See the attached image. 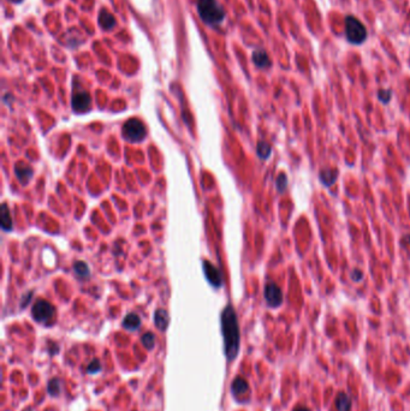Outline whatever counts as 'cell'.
<instances>
[{
  "label": "cell",
  "instance_id": "17",
  "mask_svg": "<svg viewBox=\"0 0 410 411\" xmlns=\"http://www.w3.org/2000/svg\"><path fill=\"white\" fill-rule=\"evenodd\" d=\"M1 227L4 231L12 230V218L6 205L1 206Z\"/></svg>",
  "mask_w": 410,
  "mask_h": 411
},
{
  "label": "cell",
  "instance_id": "11",
  "mask_svg": "<svg viewBox=\"0 0 410 411\" xmlns=\"http://www.w3.org/2000/svg\"><path fill=\"white\" fill-rule=\"evenodd\" d=\"M169 321H170V318L166 310H164V309H158V310L155 311L154 322L155 325H157L158 328L161 329V331L166 329L167 325H169Z\"/></svg>",
  "mask_w": 410,
  "mask_h": 411
},
{
  "label": "cell",
  "instance_id": "21",
  "mask_svg": "<svg viewBox=\"0 0 410 411\" xmlns=\"http://www.w3.org/2000/svg\"><path fill=\"white\" fill-rule=\"evenodd\" d=\"M142 344H143L144 347L148 350H152L153 347H154L155 338L151 332H148V333H146L143 337H142Z\"/></svg>",
  "mask_w": 410,
  "mask_h": 411
},
{
  "label": "cell",
  "instance_id": "6",
  "mask_svg": "<svg viewBox=\"0 0 410 411\" xmlns=\"http://www.w3.org/2000/svg\"><path fill=\"white\" fill-rule=\"evenodd\" d=\"M72 108L78 113H85L87 111L90 110L91 106V98L89 93L86 90H78L75 91L72 95Z\"/></svg>",
  "mask_w": 410,
  "mask_h": 411
},
{
  "label": "cell",
  "instance_id": "12",
  "mask_svg": "<svg viewBox=\"0 0 410 411\" xmlns=\"http://www.w3.org/2000/svg\"><path fill=\"white\" fill-rule=\"evenodd\" d=\"M253 62L259 68H267L271 64L268 55H267V53L264 50H256L253 53Z\"/></svg>",
  "mask_w": 410,
  "mask_h": 411
},
{
  "label": "cell",
  "instance_id": "2",
  "mask_svg": "<svg viewBox=\"0 0 410 411\" xmlns=\"http://www.w3.org/2000/svg\"><path fill=\"white\" fill-rule=\"evenodd\" d=\"M197 12L200 18L212 27L219 25L225 18V11L216 0H197Z\"/></svg>",
  "mask_w": 410,
  "mask_h": 411
},
{
  "label": "cell",
  "instance_id": "4",
  "mask_svg": "<svg viewBox=\"0 0 410 411\" xmlns=\"http://www.w3.org/2000/svg\"><path fill=\"white\" fill-rule=\"evenodd\" d=\"M123 136L130 142H140L146 136V128L139 119H129L123 126Z\"/></svg>",
  "mask_w": 410,
  "mask_h": 411
},
{
  "label": "cell",
  "instance_id": "25",
  "mask_svg": "<svg viewBox=\"0 0 410 411\" xmlns=\"http://www.w3.org/2000/svg\"><path fill=\"white\" fill-rule=\"evenodd\" d=\"M362 278H363V273L361 272L360 270H354V272L351 273V279H353L354 281H356V283L360 281Z\"/></svg>",
  "mask_w": 410,
  "mask_h": 411
},
{
  "label": "cell",
  "instance_id": "3",
  "mask_svg": "<svg viewBox=\"0 0 410 411\" xmlns=\"http://www.w3.org/2000/svg\"><path fill=\"white\" fill-rule=\"evenodd\" d=\"M345 33L349 41L355 45L362 44L367 37L365 25L354 16H348L345 18Z\"/></svg>",
  "mask_w": 410,
  "mask_h": 411
},
{
  "label": "cell",
  "instance_id": "23",
  "mask_svg": "<svg viewBox=\"0 0 410 411\" xmlns=\"http://www.w3.org/2000/svg\"><path fill=\"white\" fill-rule=\"evenodd\" d=\"M277 189H278L279 192H283L285 189H286V185H287V178L285 174H281V176L277 178Z\"/></svg>",
  "mask_w": 410,
  "mask_h": 411
},
{
  "label": "cell",
  "instance_id": "27",
  "mask_svg": "<svg viewBox=\"0 0 410 411\" xmlns=\"http://www.w3.org/2000/svg\"><path fill=\"white\" fill-rule=\"evenodd\" d=\"M11 1H15V2H18V1H21V0H11Z\"/></svg>",
  "mask_w": 410,
  "mask_h": 411
},
{
  "label": "cell",
  "instance_id": "15",
  "mask_svg": "<svg viewBox=\"0 0 410 411\" xmlns=\"http://www.w3.org/2000/svg\"><path fill=\"white\" fill-rule=\"evenodd\" d=\"M123 326L125 327L128 331H135L141 326V319L136 314H129L123 320Z\"/></svg>",
  "mask_w": 410,
  "mask_h": 411
},
{
  "label": "cell",
  "instance_id": "13",
  "mask_svg": "<svg viewBox=\"0 0 410 411\" xmlns=\"http://www.w3.org/2000/svg\"><path fill=\"white\" fill-rule=\"evenodd\" d=\"M99 24L104 28V29H111L116 24V19L114 17L109 14L106 10H101L99 14Z\"/></svg>",
  "mask_w": 410,
  "mask_h": 411
},
{
  "label": "cell",
  "instance_id": "20",
  "mask_svg": "<svg viewBox=\"0 0 410 411\" xmlns=\"http://www.w3.org/2000/svg\"><path fill=\"white\" fill-rule=\"evenodd\" d=\"M48 392H50L51 395H58L60 392V382L58 379H52L50 382H48V387H47Z\"/></svg>",
  "mask_w": 410,
  "mask_h": 411
},
{
  "label": "cell",
  "instance_id": "7",
  "mask_svg": "<svg viewBox=\"0 0 410 411\" xmlns=\"http://www.w3.org/2000/svg\"><path fill=\"white\" fill-rule=\"evenodd\" d=\"M265 299L272 308H277L283 303V293L281 288L274 283H268L265 286Z\"/></svg>",
  "mask_w": 410,
  "mask_h": 411
},
{
  "label": "cell",
  "instance_id": "19",
  "mask_svg": "<svg viewBox=\"0 0 410 411\" xmlns=\"http://www.w3.org/2000/svg\"><path fill=\"white\" fill-rule=\"evenodd\" d=\"M73 270L77 275L82 276V278H87L89 275V267L86 265L85 262L80 261V262H76L75 266H73Z\"/></svg>",
  "mask_w": 410,
  "mask_h": 411
},
{
  "label": "cell",
  "instance_id": "9",
  "mask_svg": "<svg viewBox=\"0 0 410 411\" xmlns=\"http://www.w3.org/2000/svg\"><path fill=\"white\" fill-rule=\"evenodd\" d=\"M320 181H321L322 184L325 187H331L332 184H335L336 181L338 178V170L336 169H324L320 171Z\"/></svg>",
  "mask_w": 410,
  "mask_h": 411
},
{
  "label": "cell",
  "instance_id": "5",
  "mask_svg": "<svg viewBox=\"0 0 410 411\" xmlns=\"http://www.w3.org/2000/svg\"><path fill=\"white\" fill-rule=\"evenodd\" d=\"M32 315L35 319V321L40 322V324H46V322L51 321L53 316H54V307L47 301H37L34 304L32 309Z\"/></svg>",
  "mask_w": 410,
  "mask_h": 411
},
{
  "label": "cell",
  "instance_id": "22",
  "mask_svg": "<svg viewBox=\"0 0 410 411\" xmlns=\"http://www.w3.org/2000/svg\"><path fill=\"white\" fill-rule=\"evenodd\" d=\"M100 370H101V363L99 360H93V361L89 363L88 368H87V372H88L89 374H96V373H99Z\"/></svg>",
  "mask_w": 410,
  "mask_h": 411
},
{
  "label": "cell",
  "instance_id": "26",
  "mask_svg": "<svg viewBox=\"0 0 410 411\" xmlns=\"http://www.w3.org/2000/svg\"><path fill=\"white\" fill-rule=\"evenodd\" d=\"M292 411H310V410L305 407H297V408H295V409Z\"/></svg>",
  "mask_w": 410,
  "mask_h": 411
},
{
  "label": "cell",
  "instance_id": "1",
  "mask_svg": "<svg viewBox=\"0 0 410 411\" xmlns=\"http://www.w3.org/2000/svg\"><path fill=\"white\" fill-rule=\"evenodd\" d=\"M221 329L226 357L232 361L236 359L239 350V328L237 316L232 306H228L221 313Z\"/></svg>",
  "mask_w": 410,
  "mask_h": 411
},
{
  "label": "cell",
  "instance_id": "10",
  "mask_svg": "<svg viewBox=\"0 0 410 411\" xmlns=\"http://www.w3.org/2000/svg\"><path fill=\"white\" fill-rule=\"evenodd\" d=\"M15 173H16V177L18 178V181L22 183L23 185L28 184L29 183L30 179H32L33 177V170L30 169V167L28 166H21L19 167L18 165L16 166V169H15Z\"/></svg>",
  "mask_w": 410,
  "mask_h": 411
},
{
  "label": "cell",
  "instance_id": "24",
  "mask_svg": "<svg viewBox=\"0 0 410 411\" xmlns=\"http://www.w3.org/2000/svg\"><path fill=\"white\" fill-rule=\"evenodd\" d=\"M379 99L383 101L384 103H388L391 99V91L390 90H380L379 91Z\"/></svg>",
  "mask_w": 410,
  "mask_h": 411
},
{
  "label": "cell",
  "instance_id": "14",
  "mask_svg": "<svg viewBox=\"0 0 410 411\" xmlns=\"http://www.w3.org/2000/svg\"><path fill=\"white\" fill-rule=\"evenodd\" d=\"M336 407L338 411H350L351 410V398L344 392L339 393L336 399Z\"/></svg>",
  "mask_w": 410,
  "mask_h": 411
},
{
  "label": "cell",
  "instance_id": "8",
  "mask_svg": "<svg viewBox=\"0 0 410 411\" xmlns=\"http://www.w3.org/2000/svg\"><path fill=\"white\" fill-rule=\"evenodd\" d=\"M203 272H205L206 278L210 281L211 285H213L214 288L221 286V275L215 266H213L208 261H205V263H203Z\"/></svg>",
  "mask_w": 410,
  "mask_h": 411
},
{
  "label": "cell",
  "instance_id": "18",
  "mask_svg": "<svg viewBox=\"0 0 410 411\" xmlns=\"http://www.w3.org/2000/svg\"><path fill=\"white\" fill-rule=\"evenodd\" d=\"M271 146L267 142L260 141L258 143V155L261 159H267L271 155Z\"/></svg>",
  "mask_w": 410,
  "mask_h": 411
},
{
  "label": "cell",
  "instance_id": "16",
  "mask_svg": "<svg viewBox=\"0 0 410 411\" xmlns=\"http://www.w3.org/2000/svg\"><path fill=\"white\" fill-rule=\"evenodd\" d=\"M231 390H232V393L235 395L244 394V393L249 390L248 382H247L243 377H236V379L233 380Z\"/></svg>",
  "mask_w": 410,
  "mask_h": 411
}]
</instances>
